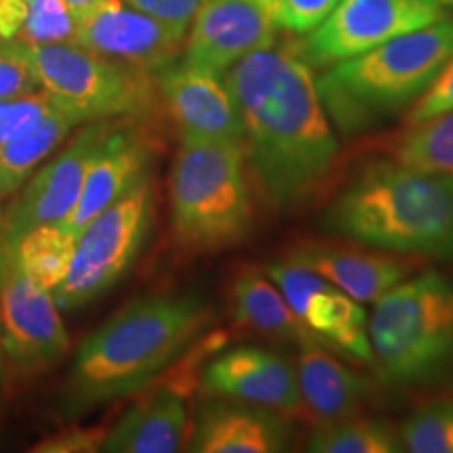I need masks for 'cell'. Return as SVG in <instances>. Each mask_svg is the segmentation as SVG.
Masks as SVG:
<instances>
[{"instance_id": "obj_1", "label": "cell", "mask_w": 453, "mask_h": 453, "mask_svg": "<svg viewBox=\"0 0 453 453\" xmlns=\"http://www.w3.org/2000/svg\"><path fill=\"white\" fill-rule=\"evenodd\" d=\"M243 122V147L265 202L288 212L330 179L338 139L300 50L267 47L225 73Z\"/></svg>"}, {"instance_id": "obj_2", "label": "cell", "mask_w": 453, "mask_h": 453, "mask_svg": "<svg viewBox=\"0 0 453 453\" xmlns=\"http://www.w3.org/2000/svg\"><path fill=\"white\" fill-rule=\"evenodd\" d=\"M208 315L206 303L194 294L130 300L78 347L61 388V416L81 418L145 388L194 342Z\"/></svg>"}, {"instance_id": "obj_3", "label": "cell", "mask_w": 453, "mask_h": 453, "mask_svg": "<svg viewBox=\"0 0 453 453\" xmlns=\"http://www.w3.org/2000/svg\"><path fill=\"white\" fill-rule=\"evenodd\" d=\"M324 226L373 250L453 258V177L376 160L327 206Z\"/></svg>"}, {"instance_id": "obj_4", "label": "cell", "mask_w": 453, "mask_h": 453, "mask_svg": "<svg viewBox=\"0 0 453 453\" xmlns=\"http://www.w3.org/2000/svg\"><path fill=\"white\" fill-rule=\"evenodd\" d=\"M453 57V17L401 34L317 78L330 120L344 134L372 128L416 101Z\"/></svg>"}, {"instance_id": "obj_5", "label": "cell", "mask_w": 453, "mask_h": 453, "mask_svg": "<svg viewBox=\"0 0 453 453\" xmlns=\"http://www.w3.org/2000/svg\"><path fill=\"white\" fill-rule=\"evenodd\" d=\"M246 147L180 137L170 170V220L183 250L220 252L250 234L252 200Z\"/></svg>"}, {"instance_id": "obj_6", "label": "cell", "mask_w": 453, "mask_h": 453, "mask_svg": "<svg viewBox=\"0 0 453 453\" xmlns=\"http://www.w3.org/2000/svg\"><path fill=\"white\" fill-rule=\"evenodd\" d=\"M367 332L387 380L403 387L439 382L453 370V281L428 271L396 283L373 300Z\"/></svg>"}, {"instance_id": "obj_7", "label": "cell", "mask_w": 453, "mask_h": 453, "mask_svg": "<svg viewBox=\"0 0 453 453\" xmlns=\"http://www.w3.org/2000/svg\"><path fill=\"white\" fill-rule=\"evenodd\" d=\"M44 90L82 122L145 118L157 105L156 76L95 53L78 42L34 44Z\"/></svg>"}, {"instance_id": "obj_8", "label": "cell", "mask_w": 453, "mask_h": 453, "mask_svg": "<svg viewBox=\"0 0 453 453\" xmlns=\"http://www.w3.org/2000/svg\"><path fill=\"white\" fill-rule=\"evenodd\" d=\"M154 219V185L147 177L82 226L67 277L53 292L59 311H76L116 286L143 250Z\"/></svg>"}, {"instance_id": "obj_9", "label": "cell", "mask_w": 453, "mask_h": 453, "mask_svg": "<svg viewBox=\"0 0 453 453\" xmlns=\"http://www.w3.org/2000/svg\"><path fill=\"white\" fill-rule=\"evenodd\" d=\"M0 336L7 364L19 376L47 370L70 349L53 294L19 269L11 246L0 263Z\"/></svg>"}, {"instance_id": "obj_10", "label": "cell", "mask_w": 453, "mask_h": 453, "mask_svg": "<svg viewBox=\"0 0 453 453\" xmlns=\"http://www.w3.org/2000/svg\"><path fill=\"white\" fill-rule=\"evenodd\" d=\"M437 0H340L300 47L313 65H332L443 19Z\"/></svg>"}, {"instance_id": "obj_11", "label": "cell", "mask_w": 453, "mask_h": 453, "mask_svg": "<svg viewBox=\"0 0 453 453\" xmlns=\"http://www.w3.org/2000/svg\"><path fill=\"white\" fill-rule=\"evenodd\" d=\"M118 118L93 120L73 134L70 145L42 164L17 191L7 212L0 217V235L9 246L38 225L64 223L81 200L90 164Z\"/></svg>"}, {"instance_id": "obj_12", "label": "cell", "mask_w": 453, "mask_h": 453, "mask_svg": "<svg viewBox=\"0 0 453 453\" xmlns=\"http://www.w3.org/2000/svg\"><path fill=\"white\" fill-rule=\"evenodd\" d=\"M187 32L134 9L127 0H107L82 19L73 42L95 53L156 73L183 55Z\"/></svg>"}, {"instance_id": "obj_13", "label": "cell", "mask_w": 453, "mask_h": 453, "mask_svg": "<svg viewBox=\"0 0 453 453\" xmlns=\"http://www.w3.org/2000/svg\"><path fill=\"white\" fill-rule=\"evenodd\" d=\"M277 30L260 0H206L187 30L183 59L225 76L243 57L273 47Z\"/></svg>"}, {"instance_id": "obj_14", "label": "cell", "mask_w": 453, "mask_h": 453, "mask_svg": "<svg viewBox=\"0 0 453 453\" xmlns=\"http://www.w3.org/2000/svg\"><path fill=\"white\" fill-rule=\"evenodd\" d=\"M157 95L180 137L243 143V122L223 76L180 57L154 73Z\"/></svg>"}, {"instance_id": "obj_15", "label": "cell", "mask_w": 453, "mask_h": 453, "mask_svg": "<svg viewBox=\"0 0 453 453\" xmlns=\"http://www.w3.org/2000/svg\"><path fill=\"white\" fill-rule=\"evenodd\" d=\"M139 120L141 118H118L97 151V157L90 164L81 200L64 220L67 229L76 235L104 208L120 200L150 177L156 143Z\"/></svg>"}, {"instance_id": "obj_16", "label": "cell", "mask_w": 453, "mask_h": 453, "mask_svg": "<svg viewBox=\"0 0 453 453\" xmlns=\"http://www.w3.org/2000/svg\"><path fill=\"white\" fill-rule=\"evenodd\" d=\"M208 393L223 399L294 413L300 407L296 370L273 350L235 347L214 357L202 373Z\"/></svg>"}, {"instance_id": "obj_17", "label": "cell", "mask_w": 453, "mask_h": 453, "mask_svg": "<svg viewBox=\"0 0 453 453\" xmlns=\"http://www.w3.org/2000/svg\"><path fill=\"white\" fill-rule=\"evenodd\" d=\"M288 433L281 413L243 401H217L197 413L189 451L277 453L288 449Z\"/></svg>"}, {"instance_id": "obj_18", "label": "cell", "mask_w": 453, "mask_h": 453, "mask_svg": "<svg viewBox=\"0 0 453 453\" xmlns=\"http://www.w3.org/2000/svg\"><path fill=\"white\" fill-rule=\"evenodd\" d=\"M189 441V411L183 390L156 388L141 396L105 434L107 453H174Z\"/></svg>"}, {"instance_id": "obj_19", "label": "cell", "mask_w": 453, "mask_h": 453, "mask_svg": "<svg viewBox=\"0 0 453 453\" xmlns=\"http://www.w3.org/2000/svg\"><path fill=\"white\" fill-rule=\"evenodd\" d=\"M286 258L324 277L327 283L359 303H373L407 275V265L388 254L342 250L317 243H304Z\"/></svg>"}, {"instance_id": "obj_20", "label": "cell", "mask_w": 453, "mask_h": 453, "mask_svg": "<svg viewBox=\"0 0 453 453\" xmlns=\"http://www.w3.org/2000/svg\"><path fill=\"white\" fill-rule=\"evenodd\" d=\"M319 340L300 344L296 380L300 405L317 424L355 416L365 399V382L338 361Z\"/></svg>"}, {"instance_id": "obj_21", "label": "cell", "mask_w": 453, "mask_h": 453, "mask_svg": "<svg viewBox=\"0 0 453 453\" xmlns=\"http://www.w3.org/2000/svg\"><path fill=\"white\" fill-rule=\"evenodd\" d=\"M303 324L326 347L336 349L361 364L373 361L364 307L359 304V300L340 292L332 283L311 294L303 313Z\"/></svg>"}, {"instance_id": "obj_22", "label": "cell", "mask_w": 453, "mask_h": 453, "mask_svg": "<svg viewBox=\"0 0 453 453\" xmlns=\"http://www.w3.org/2000/svg\"><path fill=\"white\" fill-rule=\"evenodd\" d=\"M231 309L242 326L265 336L294 340L298 344L317 340L315 334L294 315L280 288L254 269L243 271L234 280Z\"/></svg>"}, {"instance_id": "obj_23", "label": "cell", "mask_w": 453, "mask_h": 453, "mask_svg": "<svg viewBox=\"0 0 453 453\" xmlns=\"http://www.w3.org/2000/svg\"><path fill=\"white\" fill-rule=\"evenodd\" d=\"M78 124L87 122L59 105L26 134L0 145V203L26 185L34 170L53 154Z\"/></svg>"}, {"instance_id": "obj_24", "label": "cell", "mask_w": 453, "mask_h": 453, "mask_svg": "<svg viewBox=\"0 0 453 453\" xmlns=\"http://www.w3.org/2000/svg\"><path fill=\"white\" fill-rule=\"evenodd\" d=\"M78 235L64 223L38 225L17 240L15 263L27 277L53 294L70 273Z\"/></svg>"}, {"instance_id": "obj_25", "label": "cell", "mask_w": 453, "mask_h": 453, "mask_svg": "<svg viewBox=\"0 0 453 453\" xmlns=\"http://www.w3.org/2000/svg\"><path fill=\"white\" fill-rule=\"evenodd\" d=\"M390 157L453 177V111L407 128L390 143Z\"/></svg>"}, {"instance_id": "obj_26", "label": "cell", "mask_w": 453, "mask_h": 453, "mask_svg": "<svg viewBox=\"0 0 453 453\" xmlns=\"http://www.w3.org/2000/svg\"><path fill=\"white\" fill-rule=\"evenodd\" d=\"M307 449L313 453H395L401 451V441L384 422L350 416L317 424Z\"/></svg>"}, {"instance_id": "obj_27", "label": "cell", "mask_w": 453, "mask_h": 453, "mask_svg": "<svg viewBox=\"0 0 453 453\" xmlns=\"http://www.w3.org/2000/svg\"><path fill=\"white\" fill-rule=\"evenodd\" d=\"M399 441L410 453H453V401L418 407L401 424Z\"/></svg>"}, {"instance_id": "obj_28", "label": "cell", "mask_w": 453, "mask_h": 453, "mask_svg": "<svg viewBox=\"0 0 453 453\" xmlns=\"http://www.w3.org/2000/svg\"><path fill=\"white\" fill-rule=\"evenodd\" d=\"M78 21L65 0H27V15L19 32L26 44L73 42Z\"/></svg>"}, {"instance_id": "obj_29", "label": "cell", "mask_w": 453, "mask_h": 453, "mask_svg": "<svg viewBox=\"0 0 453 453\" xmlns=\"http://www.w3.org/2000/svg\"><path fill=\"white\" fill-rule=\"evenodd\" d=\"M32 47L19 38H0V99L41 90Z\"/></svg>"}, {"instance_id": "obj_30", "label": "cell", "mask_w": 453, "mask_h": 453, "mask_svg": "<svg viewBox=\"0 0 453 453\" xmlns=\"http://www.w3.org/2000/svg\"><path fill=\"white\" fill-rule=\"evenodd\" d=\"M57 107L59 104L44 88L21 95V97L0 99V145L26 134Z\"/></svg>"}, {"instance_id": "obj_31", "label": "cell", "mask_w": 453, "mask_h": 453, "mask_svg": "<svg viewBox=\"0 0 453 453\" xmlns=\"http://www.w3.org/2000/svg\"><path fill=\"white\" fill-rule=\"evenodd\" d=\"M277 27L292 34L315 30L340 0H260Z\"/></svg>"}, {"instance_id": "obj_32", "label": "cell", "mask_w": 453, "mask_h": 453, "mask_svg": "<svg viewBox=\"0 0 453 453\" xmlns=\"http://www.w3.org/2000/svg\"><path fill=\"white\" fill-rule=\"evenodd\" d=\"M449 111H453V57L441 67V72L428 84V88L413 101L405 122L407 127H416V124L434 120V118Z\"/></svg>"}, {"instance_id": "obj_33", "label": "cell", "mask_w": 453, "mask_h": 453, "mask_svg": "<svg viewBox=\"0 0 453 453\" xmlns=\"http://www.w3.org/2000/svg\"><path fill=\"white\" fill-rule=\"evenodd\" d=\"M105 430L101 428H65L34 447V453H93L101 451Z\"/></svg>"}, {"instance_id": "obj_34", "label": "cell", "mask_w": 453, "mask_h": 453, "mask_svg": "<svg viewBox=\"0 0 453 453\" xmlns=\"http://www.w3.org/2000/svg\"><path fill=\"white\" fill-rule=\"evenodd\" d=\"M134 9L156 17L179 30H189L191 21L206 0H127Z\"/></svg>"}, {"instance_id": "obj_35", "label": "cell", "mask_w": 453, "mask_h": 453, "mask_svg": "<svg viewBox=\"0 0 453 453\" xmlns=\"http://www.w3.org/2000/svg\"><path fill=\"white\" fill-rule=\"evenodd\" d=\"M27 15V0H0V38H17Z\"/></svg>"}, {"instance_id": "obj_36", "label": "cell", "mask_w": 453, "mask_h": 453, "mask_svg": "<svg viewBox=\"0 0 453 453\" xmlns=\"http://www.w3.org/2000/svg\"><path fill=\"white\" fill-rule=\"evenodd\" d=\"M107 0H65V4L70 7L72 15L76 17V21L81 24L82 19H87L88 15H93L101 4H105Z\"/></svg>"}, {"instance_id": "obj_37", "label": "cell", "mask_w": 453, "mask_h": 453, "mask_svg": "<svg viewBox=\"0 0 453 453\" xmlns=\"http://www.w3.org/2000/svg\"><path fill=\"white\" fill-rule=\"evenodd\" d=\"M7 370H9L7 355H4V349H3V336H0V390H3V387H4V380H7Z\"/></svg>"}, {"instance_id": "obj_38", "label": "cell", "mask_w": 453, "mask_h": 453, "mask_svg": "<svg viewBox=\"0 0 453 453\" xmlns=\"http://www.w3.org/2000/svg\"><path fill=\"white\" fill-rule=\"evenodd\" d=\"M7 246H9V243L4 242L3 235H0V263H3V257H4V250H7Z\"/></svg>"}, {"instance_id": "obj_39", "label": "cell", "mask_w": 453, "mask_h": 453, "mask_svg": "<svg viewBox=\"0 0 453 453\" xmlns=\"http://www.w3.org/2000/svg\"><path fill=\"white\" fill-rule=\"evenodd\" d=\"M439 4H445V7H453V0H437Z\"/></svg>"}]
</instances>
